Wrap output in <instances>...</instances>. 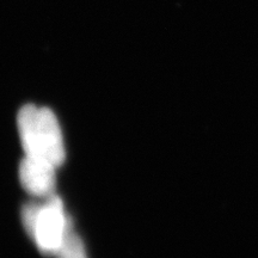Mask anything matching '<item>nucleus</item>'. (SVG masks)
<instances>
[{
    "instance_id": "1",
    "label": "nucleus",
    "mask_w": 258,
    "mask_h": 258,
    "mask_svg": "<svg viewBox=\"0 0 258 258\" xmlns=\"http://www.w3.org/2000/svg\"><path fill=\"white\" fill-rule=\"evenodd\" d=\"M17 125L25 157L44 160L55 167L62 165L66 157L62 132L50 109L24 105L18 112Z\"/></svg>"
},
{
    "instance_id": "2",
    "label": "nucleus",
    "mask_w": 258,
    "mask_h": 258,
    "mask_svg": "<svg viewBox=\"0 0 258 258\" xmlns=\"http://www.w3.org/2000/svg\"><path fill=\"white\" fill-rule=\"evenodd\" d=\"M71 222V219L64 213L61 199L53 194L41 205L30 238L36 243L42 253L55 254Z\"/></svg>"
},
{
    "instance_id": "3",
    "label": "nucleus",
    "mask_w": 258,
    "mask_h": 258,
    "mask_svg": "<svg viewBox=\"0 0 258 258\" xmlns=\"http://www.w3.org/2000/svg\"><path fill=\"white\" fill-rule=\"evenodd\" d=\"M56 169L44 160L25 157L19 165V179L29 194L37 198H48L55 190Z\"/></svg>"
},
{
    "instance_id": "4",
    "label": "nucleus",
    "mask_w": 258,
    "mask_h": 258,
    "mask_svg": "<svg viewBox=\"0 0 258 258\" xmlns=\"http://www.w3.org/2000/svg\"><path fill=\"white\" fill-rule=\"evenodd\" d=\"M55 256L57 258H88L83 240L74 231L72 222L67 228Z\"/></svg>"
},
{
    "instance_id": "5",
    "label": "nucleus",
    "mask_w": 258,
    "mask_h": 258,
    "mask_svg": "<svg viewBox=\"0 0 258 258\" xmlns=\"http://www.w3.org/2000/svg\"><path fill=\"white\" fill-rule=\"evenodd\" d=\"M41 205L36 202H29L24 206L22 209V222L27 231V233L30 237L32 230H34V226L36 224V219L38 217V213H40Z\"/></svg>"
}]
</instances>
